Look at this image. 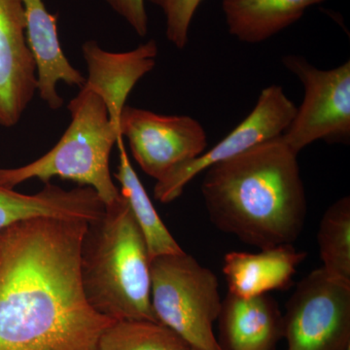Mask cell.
Returning a JSON list of instances; mask_svg holds the SVG:
<instances>
[{
  "mask_svg": "<svg viewBox=\"0 0 350 350\" xmlns=\"http://www.w3.org/2000/svg\"><path fill=\"white\" fill-rule=\"evenodd\" d=\"M88 222L34 217L0 232V350H98L113 320L83 291Z\"/></svg>",
  "mask_w": 350,
  "mask_h": 350,
  "instance_id": "1",
  "label": "cell"
},
{
  "mask_svg": "<svg viewBox=\"0 0 350 350\" xmlns=\"http://www.w3.org/2000/svg\"><path fill=\"white\" fill-rule=\"evenodd\" d=\"M297 158L280 135L204 170L202 195L213 224L260 250L293 244L308 214Z\"/></svg>",
  "mask_w": 350,
  "mask_h": 350,
  "instance_id": "2",
  "label": "cell"
},
{
  "mask_svg": "<svg viewBox=\"0 0 350 350\" xmlns=\"http://www.w3.org/2000/svg\"><path fill=\"white\" fill-rule=\"evenodd\" d=\"M150 262L144 234L123 196L88 223L80 276L88 301L103 317L159 322L151 303Z\"/></svg>",
  "mask_w": 350,
  "mask_h": 350,
  "instance_id": "3",
  "label": "cell"
},
{
  "mask_svg": "<svg viewBox=\"0 0 350 350\" xmlns=\"http://www.w3.org/2000/svg\"><path fill=\"white\" fill-rule=\"evenodd\" d=\"M68 109L71 122L59 142L33 162L0 169V185L14 189L31 179L45 184L59 177L93 189L105 206H111L122 197L110 170L113 147L122 137L120 126L109 118L103 98L89 90L80 89Z\"/></svg>",
  "mask_w": 350,
  "mask_h": 350,
  "instance_id": "4",
  "label": "cell"
},
{
  "mask_svg": "<svg viewBox=\"0 0 350 350\" xmlns=\"http://www.w3.org/2000/svg\"><path fill=\"white\" fill-rule=\"evenodd\" d=\"M150 275L158 321L191 349L222 350L213 332L222 306L215 273L182 251L151 259Z\"/></svg>",
  "mask_w": 350,
  "mask_h": 350,
  "instance_id": "5",
  "label": "cell"
},
{
  "mask_svg": "<svg viewBox=\"0 0 350 350\" xmlns=\"http://www.w3.org/2000/svg\"><path fill=\"white\" fill-rule=\"evenodd\" d=\"M283 66L305 90L303 103L282 138L296 154L319 140L349 144L350 140V62L319 69L306 57L286 55Z\"/></svg>",
  "mask_w": 350,
  "mask_h": 350,
  "instance_id": "6",
  "label": "cell"
},
{
  "mask_svg": "<svg viewBox=\"0 0 350 350\" xmlns=\"http://www.w3.org/2000/svg\"><path fill=\"white\" fill-rule=\"evenodd\" d=\"M287 350L350 349V282L320 268L295 288L283 314Z\"/></svg>",
  "mask_w": 350,
  "mask_h": 350,
  "instance_id": "7",
  "label": "cell"
},
{
  "mask_svg": "<svg viewBox=\"0 0 350 350\" xmlns=\"http://www.w3.org/2000/svg\"><path fill=\"white\" fill-rule=\"evenodd\" d=\"M120 133L128 139L140 169L157 182L207 149L206 130L187 115H162L126 105L120 118Z\"/></svg>",
  "mask_w": 350,
  "mask_h": 350,
  "instance_id": "8",
  "label": "cell"
},
{
  "mask_svg": "<svg viewBox=\"0 0 350 350\" xmlns=\"http://www.w3.org/2000/svg\"><path fill=\"white\" fill-rule=\"evenodd\" d=\"M296 111V105L282 87L271 85L265 88L252 111L227 137L198 158L181 165L167 178L156 182L154 197L162 204L178 199L189 182L208 167L282 135Z\"/></svg>",
  "mask_w": 350,
  "mask_h": 350,
  "instance_id": "9",
  "label": "cell"
},
{
  "mask_svg": "<svg viewBox=\"0 0 350 350\" xmlns=\"http://www.w3.org/2000/svg\"><path fill=\"white\" fill-rule=\"evenodd\" d=\"M38 93L22 0H0V126L12 128Z\"/></svg>",
  "mask_w": 350,
  "mask_h": 350,
  "instance_id": "10",
  "label": "cell"
},
{
  "mask_svg": "<svg viewBox=\"0 0 350 350\" xmlns=\"http://www.w3.org/2000/svg\"><path fill=\"white\" fill-rule=\"evenodd\" d=\"M88 77L84 87L100 96L107 107L109 118L120 126L126 100L139 80L156 66L159 48L153 39L135 49L113 53L103 49L94 40L82 45Z\"/></svg>",
  "mask_w": 350,
  "mask_h": 350,
  "instance_id": "11",
  "label": "cell"
},
{
  "mask_svg": "<svg viewBox=\"0 0 350 350\" xmlns=\"http://www.w3.org/2000/svg\"><path fill=\"white\" fill-rule=\"evenodd\" d=\"M27 21V39L36 66L39 98L50 109H59L64 98L57 92L59 82L84 87L86 77L64 55L57 32V16L51 14L43 0H22Z\"/></svg>",
  "mask_w": 350,
  "mask_h": 350,
  "instance_id": "12",
  "label": "cell"
},
{
  "mask_svg": "<svg viewBox=\"0 0 350 350\" xmlns=\"http://www.w3.org/2000/svg\"><path fill=\"white\" fill-rule=\"evenodd\" d=\"M217 320L222 350H275L283 338V314L269 294L241 298L228 293Z\"/></svg>",
  "mask_w": 350,
  "mask_h": 350,
  "instance_id": "13",
  "label": "cell"
},
{
  "mask_svg": "<svg viewBox=\"0 0 350 350\" xmlns=\"http://www.w3.org/2000/svg\"><path fill=\"white\" fill-rule=\"evenodd\" d=\"M105 211L96 191L85 186L64 190L48 182L36 194L25 195L0 185V232L20 221L43 216L91 223Z\"/></svg>",
  "mask_w": 350,
  "mask_h": 350,
  "instance_id": "14",
  "label": "cell"
},
{
  "mask_svg": "<svg viewBox=\"0 0 350 350\" xmlns=\"http://www.w3.org/2000/svg\"><path fill=\"white\" fill-rule=\"evenodd\" d=\"M306 253L293 244H280L258 253L232 251L225 255L223 273L229 293L251 298L287 289Z\"/></svg>",
  "mask_w": 350,
  "mask_h": 350,
  "instance_id": "15",
  "label": "cell"
},
{
  "mask_svg": "<svg viewBox=\"0 0 350 350\" xmlns=\"http://www.w3.org/2000/svg\"><path fill=\"white\" fill-rule=\"evenodd\" d=\"M325 0H222L228 31L243 43L264 42Z\"/></svg>",
  "mask_w": 350,
  "mask_h": 350,
  "instance_id": "16",
  "label": "cell"
},
{
  "mask_svg": "<svg viewBox=\"0 0 350 350\" xmlns=\"http://www.w3.org/2000/svg\"><path fill=\"white\" fill-rule=\"evenodd\" d=\"M116 145L119 148V163L114 176L121 185L120 192L128 202L133 218L144 234L151 259L182 252L184 250L157 213L144 184L133 170L123 137L119 138Z\"/></svg>",
  "mask_w": 350,
  "mask_h": 350,
  "instance_id": "17",
  "label": "cell"
},
{
  "mask_svg": "<svg viewBox=\"0 0 350 350\" xmlns=\"http://www.w3.org/2000/svg\"><path fill=\"white\" fill-rule=\"evenodd\" d=\"M322 269L338 280L350 282V198L345 196L327 208L319 234Z\"/></svg>",
  "mask_w": 350,
  "mask_h": 350,
  "instance_id": "18",
  "label": "cell"
},
{
  "mask_svg": "<svg viewBox=\"0 0 350 350\" xmlns=\"http://www.w3.org/2000/svg\"><path fill=\"white\" fill-rule=\"evenodd\" d=\"M169 327L148 320L114 321L103 331L98 350H189Z\"/></svg>",
  "mask_w": 350,
  "mask_h": 350,
  "instance_id": "19",
  "label": "cell"
},
{
  "mask_svg": "<svg viewBox=\"0 0 350 350\" xmlns=\"http://www.w3.org/2000/svg\"><path fill=\"white\" fill-rule=\"evenodd\" d=\"M163 11L165 36L175 48L185 49L191 24L202 0H147Z\"/></svg>",
  "mask_w": 350,
  "mask_h": 350,
  "instance_id": "20",
  "label": "cell"
},
{
  "mask_svg": "<svg viewBox=\"0 0 350 350\" xmlns=\"http://www.w3.org/2000/svg\"><path fill=\"white\" fill-rule=\"evenodd\" d=\"M145 0H105L115 13L131 25L133 31L144 38L148 33V16Z\"/></svg>",
  "mask_w": 350,
  "mask_h": 350,
  "instance_id": "21",
  "label": "cell"
},
{
  "mask_svg": "<svg viewBox=\"0 0 350 350\" xmlns=\"http://www.w3.org/2000/svg\"><path fill=\"white\" fill-rule=\"evenodd\" d=\"M189 350H200V349H190Z\"/></svg>",
  "mask_w": 350,
  "mask_h": 350,
  "instance_id": "22",
  "label": "cell"
},
{
  "mask_svg": "<svg viewBox=\"0 0 350 350\" xmlns=\"http://www.w3.org/2000/svg\"><path fill=\"white\" fill-rule=\"evenodd\" d=\"M349 350H350V349H349Z\"/></svg>",
  "mask_w": 350,
  "mask_h": 350,
  "instance_id": "23",
  "label": "cell"
}]
</instances>
